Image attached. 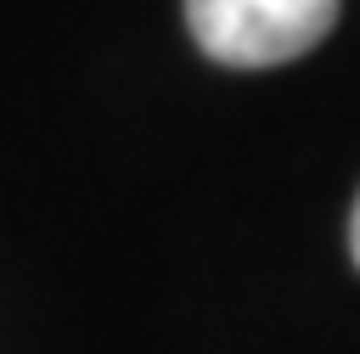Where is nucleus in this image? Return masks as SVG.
I'll return each instance as SVG.
<instances>
[{
    "instance_id": "2",
    "label": "nucleus",
    "mask_w": 360,
    "mask_h": 354,
    "mask_svg": "<svg viewBox=\"0 0 360 354\" xmlns=\"http://www.w3.org/2000/svg\"><path fill=\"white\" fill-rule=\"evenodd\" d=\"M349 253H354V264H360V197H354V214H349Z\"/></svg>"
},
{
    "instance_id": "1",
    "label": "nucleus",
    "mask_w": 360,
    "mask_h": 354,
    "mask_svg": "<svg viewBox=\"0 0 360 354\" xmlns=\"http://www.w3.org/2000/svg\"><path fill=\"white\" fill-rule=\"evenodd\" d=\"M186 22L214 62L276 67L332 34L338 0H186Z\"/></svg>"
}]
</instances>
